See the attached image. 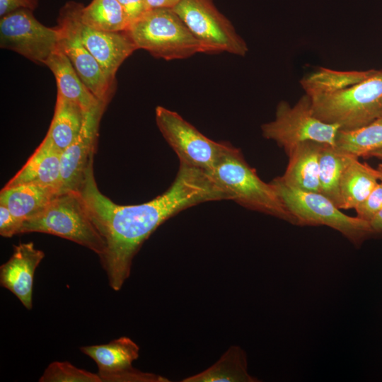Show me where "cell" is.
Returning <instances> with one entry per match:
<instances>
[{"label":"cell","mask_w":382,"mask_h":382,"mask_svg":"<svg viewBox=\"0 0 382 382\" xmlns=\"http://www.w3.org/2000/svg\"><path fill=\"white\" fill-rule=\"evenodd\" d=\"M76 192L105 241V250L100 261L114 291L122 289L130 275L134 256L165 221L199 203L231 199L209 173L182 163L170 186L142 204L120 205L103 194L95 179L93 159Z\"/></svg>","instance_id":"cell-1"},{"label":"cell","mask_w":382,"mask_h":382,"mask_svg":"<svg viewBox=\"0 0 382 382\" xmlns=\"http://www.w3.org/2000/svg\"><path fill=\"white\" fill-rule=\"evenodd\" d=\"M208 173L230 195L231 200L248 209L296 225L294 217L273 186L259 178L239 149L232 146Z\"/></svg>","instance_id":"cell-2"},{"label":"cell","mask_w":382,"mask_h":382,"mask_svg":"<svg viewBox=\"0 0 382 382\" xmlns=\"http://www.w3.org/2000/svg\"><path fill=\"white\" fill-rule=\"evenodd\" d=\"M311 98L320 120L340 129L366 126L382 117V70L345 89Z\"/></svg>","instance_id":"cell-3"},{"label":"cell","mask_w":382,"mask_h":382,"mask_svg":"<svg viewBox=\"0 0 382 382\" xmlns=\"http://www.w3.org/2000/svg\"><path fill=\"white\" fill-rule=\"evenodd\" d=\"M38 232L74 242L98 255L105 250L100 234L76 191L57 195L40 212L23 221L21 233Z\"/></svg>","instance_id":"cell-4"},{"label":"cell","mask_w":382,"mask_h":382,"mask_svg":"<svg viewBox=\"0 0 382 382\" xmlns=\"http://www.w3.org/2000/svg\"><path fill=\"white\" fill-rule=\"evenodd\" d=\"M270 184L294 217L296 226H328L339 231L356 247L377 234L369 221L344 214L320 192H306L290 187L279 177L274 178Z\"/></svg>","instance_id":"cell-5"},{"label":"cell","mask_w":382,"mask_h":382,"mask_svg":"<svg viewBox=\"0 0 382 382\" xmlns=\"http://www.w3.org/2000/svg\"><path fill=\"white\" fill-rule=\"evenodd\" d=\"M127 32L137 49L145 50L156 58L182 59L202 52L198 40L170 8L149 9Z\"/></svg>","instance_id":"cell-6"},{"label":"cell","mask_w":382,"mask_h":382,"mask_svg":"<svg viewBox=\"0 0 382 382\" xmlns=\"http://www.w3.org/2000/svg\"><path fill=\"white\" fill-rule=\"evenodd\" d=\"M340 129L339 125L326 123L314 115L311 98L306 93L294 106L280 101L274 119L261 126L262 136L275 141L286 154L298 144L308 141L335 146Z\"/></svg>","instance_id":"cell-7"},{"label":"cell","mask_w":382,"mask_h":382,"mask_svg":"<svg viewBox=\"0 0 382 382\" xmlns=\"http://www.w3.org/2000/svg\"><path fill=\"white\" fill-rule=\"evenodd\" d=\"M173 10L198 40L203 53L247 54L246 42L213 0H180Z\"/></svg>","instance_id":"cell-8"},{"label":"cell","mask_w":382,"mask_h":382,"mask_svg":"<svg viewBox=\"0 0 382 382\" xmlns=\"http://www.w3.org/2000/svg\"><path fill=\"white\" fill-rule=\"evenodd\" d=\"M156 125L180 163L211 172L231 144L205 137L177 112L162 106L156 108Z\"/></svg>","instance_id":"cell-9"},{"label":"cell","mask_w":382,"mask_h":382,"mask_svg":"<svg viewBox=\"0 0 382 382\" xmlns=\"http://www.w3.org/2000/svg\"><path fill=\"white\" fill-rule=\"evenodd\" d=\"M59 37L57 26L44 25L29 9H18L1 17V48L17 52L37 64L46 66L59 47Z\"/></svg>","instance_id":"cell-10"},{"label":"cell","mask_w":382,"mask_h":382,"mask_svg":"<svg viewBox=\"0 0 382 382\" xmlns=\"http://www.w3.org/2000/svg\"><path fill=\"white\" fill-rule=\"evenodd\" d=\"M64 6L84 46L98 61L107 78L115 83L119 67L137 50L127 30L108 32L95 29L82 21L81 4L69 1Z\"/></svg>","instance_id":"cell-11"},{"label":"cell","mask_w":382,"mask_h":382,"mask_svg":"<svg viewBox=\"0 0 382 382\" xmlns=\"http://www.w3.org/2000/svg\"><path fill=\"white\" fill-rule=\"evenodd\" d=\"M59 47L69 59L79 76L100 102L108 104L115 83L105 76L98 61L84 46L64 6L57 18Z\"/></svg>","instance_id":"cell-12"},{"label":"cell","mask_w":382,"mask_h":382,"mask_svg":"<svg viewBox=\"0 0 382 382\" xmlns=\"http://www.w3.org/2000/svg\"><path fill=\"white\" fill-rule=\"evenodd\" d=\"M107 105L100 103L86 112L79 134L62 152L59 194L76 191L82 182L85 172L94 157L100 121Z\"/></svg>","instance_id":"cell-13"},{"label":"cell","mask_w":382,"mask_h":382,"mask_svg":"<svg viewBox=\"0 0 382 382\" xmlns=\"http://www.w3.org/2000/svg\"><path fill=\"white\" fill-rule=\"evenodd\" d=\"M45 257L33 242L13 246L10 258L0 267V284L14 294L28 310L33 308V287L35 270Z\"/></svg>","instance_id":"cell-14"},{"label":"cell","mask_w":382,"mask_h":382,"mask_svg":"<svg viewBox=\"0 0 382 382\" xmlns=\"http://www.w3.org/2000/svg\"><path fill=\"white\" fill-rule=\"evenodd\" d=\"M62 152L45 137L23 166L4 187L23 184H37L60 187Z\"/></svg>","instance_id":"cell-15"},{"label":"cell","mask_w":382,"mask_h":382,"mask_svg":"<svg viewBox=\"0 0 382 382\" xmlns=\"http://www.w3.org/2000/svg\"><path fill=\"white\" fill-rule=\"evenodd\" d=\"M323 144L308 141L293 148L287 154L289 162L281 180L303 191L320 192L319 158Z\"/></svg>","instance_id":"cell-16"},{"label":"cell","mask_w":382,"mask_h":382,"mask_svg":"<svg viewBox=\"0 0 382 382\" xmlns=\"http://www.w3.org/2000/svg\"><path fill=\"white\" fill-rule=\"evenodd\" d=\"M59 194L56 187L37 184L4 187L0 192V205L24 221L40 212Z\"/></svg>","instance_id":"cell-17"},{"label":"cell","mask_w":382,"mask_h":382,"mask_svg":"<svg viewBox=\"0 0 382 382\" xmlns=\"http://www.w3.org/2000/svg\"><path fill=\"white\" fill-rule=\"evenodd\" d=\"M46 66L55 77L57 93L78 104L85 112L103 103L99 101L84 84L69 59L60 47L50 57Z\"/></svg>","instance_id":"cell-18"},{"label":"cell","mask_w":382,"mask_h":382,"mask_svg":"<svg viewBox=\"0 0 382 382\" xmlns=\"http://www.w3.org/2000/svg\"><path fill=\"white\" fill-rule=\"evenodd\" d=\"M376 168L352 156L340 181V209H355L378 183Z\"/></svg>","instance_id":"cell-19"},{"label":"cell","mask_w":382,"mask_h":382,"mask_svg":"<svg viewBox=\"0 0 382 382\" xmlns=\"http://www.w3.org/2000/svg\"><path fill=\"white\" fill-rule=\"evenodd\" d=\"M82 353L97 364L99 374L122 371L132 366L139 356V347L131 338L120 337L107 344L83 346Z\"/></svg>","instance_id":"cell-20"},{"label":"cell","mask_w":382,"mask_h":382,"mask_svg":"<svg viewBox=\"0 0 382 382\" xmlns=\"http://www.w3.org/2000/svg\"><path fill=\"white\" fill-rule=\"evenodd\" d=\"M183 382H257L248 371L245 351L239 346L230 347L220 359L203 371L182 380Z\"/></svg>","instance_id":"cell-21"},{"label":"cell","mask_w":382,"mask_h":382,"mask_svg":"<svg viewBox=\"0 0 382 382\" xmlns=\"http://www.w3.org/2000/svg\"><path fill=\"white\" fill-rule=\"evenodd\" d=\"M86 112L78 104L57 93L53 118L45 137L63 151L79 134Z\"/></svg>","instance_id":"cell-22"},{"label":"cell","mask_w":382,"mask_h":382,"mask_svg":"<svg viewBox=\"0 0 382 382\" xmlns=\"http://www.w3.org/2000/svg\"><path fill=\"white\" fill-rule=\"evenodd\" d=\"M376 70L336 71L320 67L304 76L300 83L310 97L337 92L355 85L372 75Z\"/></svg>","instance_id":"cell-23"},{"label":"cell","mask_w":382,"mask_h":382,"mask_svg":"<svg viewBox=\"0 0 382 382\" xmlns=\"http://www.w3.org/2000/svg\"><path fill=\"white\" fill-rule=\"evenodd\" d=\"M352 156L338 151L324 144L319 158L320 192L338 208L340 204V181L342 173Z\"/></svg>","instance_id":"cell-24"},{"label":"cell","mask_w":382,"mask_h":382,"mask_svg":"<svg viewBox=\"0 0 382 382\" xmlns=\"http://www.w3.org/2000/svg\"><path fill=\"white\" fill-rule=\"evenodd\" d=\"M338 151L357 158L366 157L382 149V123L373 122L353 129H339L334 146Z\"/></svg>","instance_id":"cell-25"},{"label":"cell","mask_w":382,"mask_h":382,"mask_svg":"<svg viewBox=\"0 0 382 382\" xmlns=\"http://www.w3.org/2000/svg\"><path fill=\"white\" fill-rule=\"evenodd\" d=\"M81 17L85 24L100 30L120 32L129 27L117 0H92L88 6H83Z\"/></svg>","instance_id":"cell-26"},{"label":"cell","mask_w":382,"mask_h":382,"mask_svg":"<svg viewBox=\"0 0 382 382\" xmlns=\"http://www.w3.org/2000/svg\"><path fill=\"white\" fill-rule=\"evenodd\" d=\"M39 382H102L100 377L77 368L69 361H53L45 369Z\"/></svg>","instance_id":"cell-27"},{"label":"cell","mask_w":382,"mask_h":382,"mask_svg":"<svg viewBox=\"0 0 382 382\" xmlns=\"http://www.w3.org/2000/svg\"><path fill=\"white\" fill-rule=\"evenodd\" d=\"M102 382H166L169 380L158 374L143 372L130 367L111 373H98Z\"/></svg>","instance_id":"cell-28"},{"label":"cell","mask_w":382,"mask_h":382,"mask_svg":"<svg viewBox=\"0 0 382 382\" xmlns=\"http://www.w3.org/2000/svg\"><path fill=\"white\" fill-rule=\"evenodd\" d=\"M382 209V182L378 183L368 197L360 203L355 211L357 216L369 221Z\"/></svg>","instance_id":"cell-29"},{"label":"cell","mask_w":382,"mask_h":382,"mask_svg":"<svg viewBox=\"0 0 382 382\" xmlns=\"http://www.w3.org/2000/svg\"><path fill=\"white\" fill-rule=\"evenodd\" d=\"M23 221L13 215L6 207L0 205V235L11 238L21 233Z\"/></svg>","instance_id":"cell-30"},{"label":"cell","mask_w":382,"mask_h":382,"mask_svg":"<svg viewBox=\"0 0 382 382\" xmlns=\"http://www.w3.org/2000/svg\"><path fill=\"white\" fill-rule=\"evenodd\" d=\"M117 1L125 11L129 25L149 9L146 0H117Z\"/></svg>","instance_id":"cell-31"},{"label":"cell","mask_w":382,"mask_h":382,"mask_svg":"<svg viewBox=\"0 0 382 382\" xmlns=\"http://www.w3.org/2000/svg\"><path fill=\"white\" fill-rule=\"evenodd\" d=\"M37 6L38 0H0V16L21 8L33 11Z\"/></svg>","instance_id":"cell-32"},{"label":"cell","mask_w":382,"mask_h":382,"mask_svg":"<svg viewBox=\"0 0 382 382\" xmlns=\"http://www.w3.org/2000/svg\"><path fill=\"white\" fill-rule=\"evenodd\" d=\"M150 8H173L180 0H146Z\"/></svg>","instance_id":"cell-33"},{"label":"cell","mask_w":382,"mask_h":382,"mask_svg":"<svg viewBox=\"0 0 382 382\" xmlns=\"http://www.w3.org/2000/svg\"><path fill=\"white\" fill-rule=\"evenodd\" d=\"M369 224L376 233H382V209L370 219Z\"/></svg>","instance_id":"cell-34"},{"label":"cell","mask_w":382,"mask_h":382,"mask_svg":"<svg viewBox=\"0 0 382 382\" xmlns=\"http://www.w3.org/2000/svg\"><path fill=\"white\" fill-rule=\"evenodd\" d=\"M368 157H375L382 160V149L371 152Z\"/></svg>","instance_id":"cell-35"},{"label":"cell","mask_w":382,"mask_h":382,"mask_svg":"<svg viewBox=\"0 0 382 382\" xmlns=\"http://www.w3.org/2000/svg\"><path fill=\"white\" fill-rule=\"evenodd\" d=\"M376 171L378 180L382 182V163L378 165L377 168H376Z\"/></svg>","instance_id":"cell-36"},{"label":"cell","mask_w":382,"mask_h":382,"mask_svg":"<svg viewBox=\"0 0 382 382\" xmlns=\"http://www.w3.org/2000/svg\"><path fill=\"white\" fill-rule=\"evenodd\" d=\"M375 122L382 123V117L378 120L377 121H376Z\"/></svg>","instance_id":"cell-37"}]
</instances>
